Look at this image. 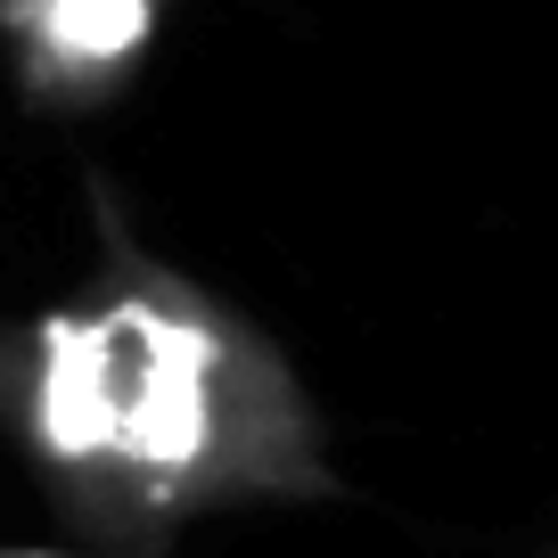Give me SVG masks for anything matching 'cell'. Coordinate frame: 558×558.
<instances>
[{
    "label": "cell",
    "mask_w": 558,
    "mask_h": 558,
    "mask_svg": "<svg viewBox=\"0 0 558 558\" xmlns=\"http://www.w3.org/2000/svg\"><path fill=\"white\" fill-rule=\"evenodd\" d=\"M165 0H9L25 58L50 90H107L140 58Z\"/></svg>",
    "instance_id": "obj_2"
},
{
    "label": "cell",
    "mask_w": 558,
    "mask_h": 558,
    "mask_svg": "<svg viewBox=\"0 0 558 558\" xmlns=\"http://www.w3.org/2000/svg\"><path fill=\"white\" fill-rule=\"evenodd\" d=\"M0 558H123V550H74V542H0Z\"/></svg>",
    "instance_id": "obj_3"
},
{
    "label": "cell",
    "mask_w": 558,
    "mask_h": 558,
    "mask_svg": "<svg viewBox=\"0 0 558 558\" xmlns=\"http://www.w3.org/2000/svg\"><path fill=\"white\" fill-rule=\"evenodd\" d=\"M0 427L123 558L190 518L345 493L288 353L140 246H107L83 296L0 337Z\"/></svg>",
    "instance_id": "obj_1"
}]
</instances>
